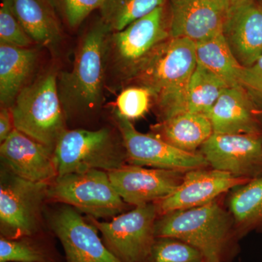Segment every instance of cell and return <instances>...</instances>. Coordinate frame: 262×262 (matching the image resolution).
<instances>
[{
    "label": "cell",
    "mask_w": 262,
    "mask_h": 262,
    "mask_svg": "<svg viewBox=\"0 0 262 262\" xmlns=\"http://www.w3.org/2000/svg\"><path fill=\"white\" fill-rule=\"evenodd\" d=\"M111 32L101 19L93 24L81 37L72 70L58 72V95L67 122L91 120L103 107Z\"/></svg>",
    "instance_id": "1"
},
{
    "label": "cell",
    "mask_w": 262,
    "mask_h": 262,
    "mask_svg": "<svg viewBox=\"0 0 262 262\" xmlns=\"http://www.w3.org/2000/svg\"><path fill=\"white\" fill-rule=\"evenodd\" d=\"M196 64L195 42L170 37L155 48L131 82L149 90L163 121L186 113L188 85Z\"/></svg>",
    "instance_id": "2"
},
{
    "label": "cell",
    "mask_w": 262,
    "mask_h": 262,
    "mask_svg": "<svg viewBox=\"0 0 262 262\" xmlns=\"http://www.w3.org/2000/svg\"><path fill=\"white\" fill-rule=\"evenodd\" d=\"M156 237L180 239L198 249L206 262H229L237 253L233 218L214 201L204 206L160 215Z\"/></svg>",
    "instance_id": "3"
},
{
    "label": "cell",
    "mask_w": 262,
    "mask_h": 262,
    "mask_svg": "<svg viewBox=\"0 0 262 262\" xmlns=\"http://www.w3.org/2000/svg\"><path fill=\"white\" fill-rule=\"evenodd\" d=\"M58 72L55 67L45 70L20 91L10 107L15 128L53 151L67 129Z\"/></svg>",
    "instance_id": "4"
},
{
    "label": "cell",
    "mask_w": 262,
    "mask_h": 262,
    "mask_svg": "<svg viewBox=\"0 0 262 262\" xmlns=\"http://www.w3.org/2000/svg\"><path fill=\"white\" fill-rule=\"evenodd\" d=\"M170 37L163 6L138 19L107 42V82L110 88L130 83L155 48Z\"/></svg>",
    "instance_id": "5"
},
{
    "label": "cell",
    "mask_w": 262,
    "mask_h": 262,
    "mask_svg": "<svg viewBox=\"0 0 262 262\" xmlns=\"http://www.w3.org/2000/svg\"><path fill=\"white\" fill-rule=\"evenodd\" d=\"M54 160L58 176L91 170L113 171L127 162L121 136L108 127L67 129L57 143Z\"/></svg>",
    "instance_id": "6"
},
{
    "label": "cell",
    "mask_w": 262,
    "mask_h": 262,
    "mask_svg": "<svg viewBox=\"0 0 262 262\" xmlns=\"http://www.w3.org/2000/svg\"><path fill=\"white\" fill-rule=\"evenodd\" d=\"M48 200L64 203L95 219L120 214L126 203L119 195L108 172L91 170L58 176L49 183Z\"/></svg>",
    "instance_id": "7"
},
{
    "label": "cell",
    "mask_w": 262,
    "mask_h": 262,
    "mask_svg": "<svg viewBox=\"0 0 262 262\" xmlns=\"http://www.w3.org/2000/svg\"><path fill=\"white\" fill-rule=\"evenodd\" d=\"M49 183L34 182L10 171L2 173L0 232L2 237H29L39 229Z\"/></svg>",
    "instance_id": "8"
},
{
    "label": "cell",
    "mask_w": 262,
    "mask_h": 262,
    "mask_svg": "<svg viewBox=\"0 0 262 262\" xmlns=\"http://www.w3.org/2000/svg\"><path fill=\"white\" fill-rule=\"evenodd\" d=\"M158 215L156 203H149L120 213L110 222H98L91 216L89 220L102 234L106 247L120 261L145 262L156 239Z\"/></svg>",
    "instance_id": "9"
},
{
    "label": "cell",
    "mask_w": 262,
    "mask_h": 262,
    "mask_svg": "<svg viewBox=\"0 0 262 262\" xmlns=\"http://www.w3.org/2000/svg\"><path fill=\"white\" fill-rule=\"evenodd\" d=\"M115 121L130 165L184 172L210 167L201 152H187L153 134H142L136 130L130 120L117 113Z\"/></svg>",
    "instance_id": "10"
},
{
    "label": "cell",
    "mask_w": 262,
    "mask_h": 262,
    "mask_svg": "<svg viewBox=\"0 0 262 262\" xmlns=\"http://www.w3.org/2000/svg\"><path fill=\"white\" fill-rule=\"evenodd\" d=\"M211 168L251 180L262 175V135L215 134L199 150Z\"/></svg>",
    "instance_id": "11"
},
{
    "label": "cell",
    "mask_w": 262,
    "mask_h": 262,
    "mask_svg": "<svg viewBox=\"0 0 262 262\" xmlns=\"http://www.w3.org/2000/svg\"><path fill=\"white\" fill-rule=\"evenodd\" d=\"M50 225L64 250L67 262H122L100 238L75 208L62 207L52 215Z\"/></svg>",
    "instance_id": "12"
},
{
    "label": "cell",
    "mask_w": 262,
    "mask_h": 262,
    "mask_svg": "<svg viewBox=\"0 0 262 262\" xmlns=\"http://www.w3.org/2000/svg\"><path fill=\"white\" fill-rule=\"evenodd\" d=\"M186 172L125 165L108 174L124 202L136 207L156 203L170 195Z\"/></svg>",
    "instance_id": "13"
},
{
    "label": "cell",
    "mask_w": 262,
    "mask_h": 262,
    "mask_svg": "<svg viewBox=\"0 0 262 262\" xmlns=\"http://www.w3.org/2000/svg\"><path fill=\"white\" fill-rule=\"evenodd\" d=\"M230 0H170V37L194 42L222 34Z\"/></svg>",
    "instance_id": "14"
},
{
    "label": "cell",
    "mask_w": 262,
    "mask_h": 262,
    "mask_svg": "<svg viewBox=\"0 0 262 262\" xmlns=\"http://www.w3.org/2000/svg\"><path fill=\"white\" fill-rule=\"evenodd\" d=\"M208 168L186 172L177 189L165 199L156 203L159 215L204 206L214 201L221 194L250 181Z\"/></svg>",
    "instance_id": "15"
},
{
    "label": "cell",
    "mask_w": 262,
    "mask_h": 262,
    "mask_svg": "<svg viewBox=\"0 0 262 262\" xmlns=\"http://www.w3.org/2000/svg\"><path fill=\"white\" fill-rule=\"evenodd\" d=\"M222 34L239 64H254L262 56V5L256 0L232 4Z\"/></svg>",
    "instance_id": "16"
},
{
    "label": "cell",
    "mask_w": 262,
    "mask_h": 262,
    "mask_svg": "<svg viewBox=\"0 0 262 262\" xmlns=\"http://www.w3.org/2000/svg\"><path fill=\"white\" fill-rule=\"evenodd\" d=\"M8 170L34 182L51 183L58 177L54 151L14 129L0 146Z\"/></svg>",
    "instance_id": "17"
},
{
    "label": "cell",
    "mask_w": 262,
    "mask_h": 262,
    "mask_svg": "<svg viewBox=\"0 0 262 262\" xmlns=\"http://www.w3.org/2000/svg\"><path fill=\"white\" fill-rule=\"evenodd\" d=\"M254 101L241 84L226 88L208 115L213 133L262 135Z\"/></svg>",
    "instance_id": "18"
},
{
    "label": "cell",
    "mask_w": 262,
    "mask_h": 262,
    "mask_svg": "<svg viewBox=\"0 0 262 262\" xmlns=\"http://www.w3.org/2000/svg\"><path fill=\"white\" fill-rule=\"evenodd\" d=\"M38 51L0 44V103L11 107L15 98L31 82L37 67Z\"/></svg>",
    "instance_id": "19"
},
{
    "label": "cell",
    "mask_w": 262,
    "mask_h": 262,
    "mask_svg": "<svg viewBox=\"0 0 262 262\" xmlns=\"http://www.w3.org/2000/svg\"><path fill=\"white\" fill-rule=\"evenodd\" d=\"M153 135L187 152H199L203 144L213 134L208 116L186 112L151 126Z\"/></svg>",
    "instance_id": "20"
},
{
    "label": "cell",
    "mask_w": 262,
    "mask_h": 262,
    "mask_svg": "<svg viewBox=\"0 0 262 262\" xmlns=\"http://www.w3.org/2000/svg\"><path fill=\"white\" fill-rule=\"evenodd\" d=\"M13 13L34 45L52 48L61 42V29L48 0H10Z\"/></svg>",
    "instance_id": "21"
},
{
    "label": "cell",
    "mask_w": 262,
    "mask_h": 262,
    "mask_svg": "<svg viewBox=\"0 0 262 262\" xmlns=\"http://www.w3.org/2000/svg\"><path fill=\"white\" fill-rule=\"evenodd\" d=\"M234 189L228 206L237 237L253 231L262 232V175Z\"/></svg>",
    "instance_id": "22"
},
{
    "label": "cell",
    "mask_w": 262,
    "mask_h": 262,
    "mask_svg": "<svg viewBox=\"0 0 262 262\" xmlns=\"http://www.w3.org/2000/svg\"><path fill=\"white\" fill-rule=\"evenodd\" d=\"M196 61L222 79L228 87L239 85L244 67L231 51L223 34L195 43Z\"/></svg>",
    "instance_id": "23"
},
{
    "label": "cell",
    "mask_w": 262,
    "mask_h": 262,
    "mask_svg": "<svg viewBox=\"0 0 262 262\" xmlns=\"http://www.w3.org/2000/svg\"><path fill=\"white\" fill-rule=\"evenodd\" d=\"M227 87L218 76L198 63L188 85L186 112L208 116Z\"/></svg>",
    "instance_id": "24"
},
{
    "label": "cell",
    "mask_w": 262,
    "mask_h": 262,
    "mask_svg": "<svg viewBox=\"0 0 262 262\" xmlns=\"http://www.w3.org/2000/svg\"><path fill=\"white\" fill-rule=\"evenodd\" d=\"M165 3V0H104L99 9L101 19L112 32H119Z\"/></svg>",
    "instance_id": "25"
},
{
    "label": "cell",
    "mask_w": 262,
    "mask_h": 262,
    "mask_svg": "<svg viewBox=\"0 0 262 262\" xmlns=\"http://www.w3.org/2000/svg\"><path fill=\"white\" fill-rule=\"evenodd\" d=\"M145 262H206L202 253L180 239L156 237Z\"/></svg>",
    "instance_id": "26"
},
{
    "label": "cell",
    "mask_w": 262,
    "mask_h": 262,
    "mask_svg": "<svg viewBox=\"0 0 262 262\" xmlns=\"http://www.w3.org/2000/svg\"><path fill=\"white\" fill-rule=\"evenodd\" d=\"M0 262H50L42 248L28 237L0 238Z\"/></svg>",
    "instance_id": "27"
},
{
    "label": "cell",
    "mask_w": 262,
    "mask_h": 262,
    "mask_svg": "<svg viewBox=\"0 0 262 262\" xmlns=\"http://www.w3.org/2000/svg\"><path fill=\"white\" fill-rule=\"evenodd\" d=\"M151 98L149 90L141 86L124 89L117 96L115 113L130 121L141 118L149 110Z\"/></svg>",
    "instance_id": "28"
},
{
    "label": "cell",
    "mask_w": 262,
    "mask_h": 262,
    "mask_svg": "<svg viewBox=\"0 0 262 262\" xmlns=\"http://www.w3.org/2000/svg\"><path fill=\"white\" fill-rule=\"evenodd\" d=\"M0 44L20 48L34 46L13 13L10 0H2L0 8Z\"/></svg>",
    "instance_id": "29"
},
{
    "label": "cell",
    "mask_w": 262,
    "mask_h": 262,
    "mask_svg": "<svg viewBox=\"0 0 262 262\" xmlns=\"http://www.w3.org/2000/svg\"><path fill=\"white\" fill-rule=\"evenodd\" d=\"M71 28L75 29L83 22L94 10L100 9L104 0H48Z\"/></svg>",
    "instance_id": "30"
},
{
    "label": "cell",
    "mask_w": 262,
    "mask_h": 262,
    "mask_svg": "<svg viewBox=\"0 0 262 262\" xmlns=\"http://www.w3.org/2000/svg\"><path fill=\"white\" fill-rule=\"evenodd\" d=\"M239 84L254 101L262 103V56L251 67L243 69Z\"/></svg>",
    "instance_id": "31"
},
{
    "label": "cell",
    "mask_w": 262,
    "mask_h": 262,
    "mask_svg": "<svg viewBox=\"0 0 262 262\" xmlns=\"http://www.w3.org/2000/svg\"><path fill=\"white\" fill-rule=\"evenodd\" d=\"M14 122L11 110L9 107L1 106L0 110V142H4L12 131L14 130Z\"/></svg>",
    "instance_id": "32"
},
{
    "label": "cell",
    "mask_w": 262,
    "mask_h": 262,
    "mask_svg": "<svg viewBox=\"0 0 262 262\" xmlns=\"http://www.w3.org/2000/svg\"><path fill=\"white\" fill-rule=\"evenodd\" d=\"M232 4H234V3H237V2L242 1V0H230Z\"/></svg>",
    "instance_id": "33"
},
{
    "label": "cell",
    "mask_w": 262,
    "mask_h": 262,
    "mask_svg": "<svg viewBox=\"0 0 262 262\" xmlns=\"http://www.w3.org/2000/svg\"><path fill=\"white\" fill-rule=\"evenodd\" d=\"M256 1L259 3V4L262 5V0H256Z\"/></svg>",
    "instance_id": "34"
}]
</instances>
